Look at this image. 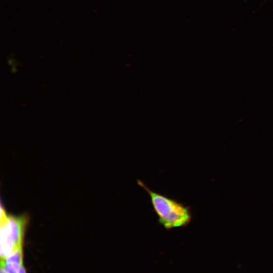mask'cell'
<instances>
[{
  "mask_svg": "<svg viewBox=\"0 0 273 273\" xmlns=\"http://www.w3.org/2000/svg\"><path fill=\"white\" fill-rule=\"evenodd\" d=\"M28 222L27 215H8L1 206V260H5L16 249L23 246L26 227Z\"/></svg>",
  "mask_w": 273,
  "mask_h": 273,
  "instance_id": "7a4b0ae2",
  "label": "cell"
},
{
  "mask_svg": "<svg viewBox=\"0 0 273 273\" xmlns=\"http://www.w3.org/2000/svg\"><path fill=\"white\" fill-rule=\"evenodd\" d=\"M0 273H7L3 265H1Z\"/></svg>",
  "mask_w": 273,
  "mask_h": 273,
  "instance_id": "277c9868",
  "label": "cell"
},
{
  "mask_svg": "<svg viewBox=\"0 0 273 273\" xmlns=\"http://www.w3.org/2000/svg\"><path fill=\"white\" fill-rule=\"evenodd\" d=\"M18 273H27L23 263L22 264L21 266L20 267Z\"/></svg>",
  "mask_w": 273,
  "mask_h": 273,
  "instance_id": "3957f363",
  "label": "cell"
},
{
  "mask_svg": "<svg viewBox=\"0 0 273 273\" xmlns=\"http://www.w3.org/2000/svg\"><path fill=\"white\" fill-rule=\"evenodd\" d=\"M136 182L147 193L158 222L165 229L185 228L191 223L192 214L189 206L153 191L140 179H136Z\"/></svg>",
  "mask_w": 273,
  "mask_h": 273,
  "instance_id": "6da1fadb",
  "label": "cell"
}]
</instances>
